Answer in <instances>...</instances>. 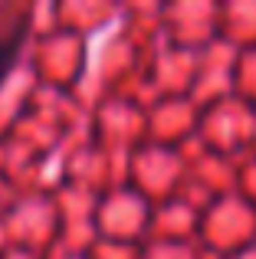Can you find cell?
Wrapping results in <instances>:
<instances>
[{
  "instance_id": "6da1fadb",
  "label": "cell",
  "mask_w": 256,
  "mask_h": 259,
  "mask_svg": "<svg viewBox=\"0 0 256 259\" xmlns=\"http://www.w3.org/2000/svg\"><path fill=\"white\" fill-rule=\"evenodd\" d=\"M23 36H26V26L20 23L17 30L10 33V36L0 39V82L7 79V72L13 69V63H17V53H20V43H23Z\"/></svg>"
}]
</instances>
